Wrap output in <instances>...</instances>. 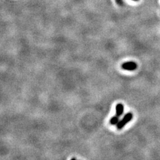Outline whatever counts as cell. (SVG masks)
<instances>
[{
    "instance_id": "cell-5",
    "label": "cell",
    "mask_w": 160,
    "mask_h": 160,
    "mask_svg": "<svg viewBox=\"0 0 160 160\" xmlns=\"http://www.w3.org/2000/svg\"><path fill=\"white\" fill-rule=\"evenodd\" d=\"M115 1L117 3V4H119V5H121V0H115Z\"/></svg>"
},
{
    "instance_id": "cell-4",
    "label": "cell",
    "mask_w": 160,
    "mask_h": 160,
    "mask_svg": "<svg viewBox=\"0 0 160 160\" xmlns=\"http://www.w3.org/2000/svg\"><path fill=\"white\" fill-rule=\"evenodd\" d=\"M119 118H120V117H118L117 115H115L113 117H112L110 121H109V123L112 125H117V123L120 121H119Z\"/></svg>"
},
{
    "instance_id": "cell-2",
    "label": "cell",
    "mask_w": 160,
    "mask_h": 160,
    "mask_svg": "<svg viewBox=\"0 0 160 160\" xmlns=\"http://www.w3.org/2000/svg\"><path fill=\"white\" fill-rule=\"evenodd\" d=\"M137 67V65L134 61H128L121 65V68L126 71H134Z\"/></svg>"
},
{
    "instance_id": "cell-3",
    "label": "cell",
    "mask_w": 160,
    "mask_h": 160,
    "mask_svg": "<svg viewBox=\"0 0 160 160\" xmlns=\"http://www.w3.org/2000/svg\"><path fill=\"white\" fill-rule=\"evenodd\" d=\"M115 111H116L115 115H117L118 117H121L123 113V112H124L123 105L121 104H117L116 105V107H115Z\"/></svg>"
},
{
    "instance_id": "cell-7",
    "label": "cell",
    "mask_w": 160,
    "mask_h": 160,
    "mask_svg": "<svg viewBox=\"0 0 160 160\" xmlns=\"http://www.w3.org/2000/svg\"><path fill=\"white\" fill-rule=\"evenodd\" d=\"M133 1H139V0H133Z\"/></svg>"
},
{
    "instance_id": "cell-1",
    "label": "cell",
    "mask_w": 160,
    "mask_h": 160,
    "mask_svg": "<svg viewBox=\"0 0 160 160\" xmlns=\"http://www.w3.org/2000/svg\"><path fill=\"white\" fill-rule=\"evenodd\" d=\"M132 118H133L132 113L129 112V113H128L127 114H125V116L123 117L122 120H120L116 125V128L117 129H121L123 128H124L125 125L132 120Z\"/></svg>"
},
{
    "instance_id": "cell-6",
    "label": "cell",
    "mask_w": 160,
    "mask_h": 160,
    "mask_svg": "<svg viewBox=\"0 0 160 160\" xmlns=\"http://www.w3.org/2000/svg\"><path fill=\"white\" fill-rule=\"evenodd\" d=\"M71 160H76V158H75V157H73V158H72Z\"/></svg>"
}]
</instances>
